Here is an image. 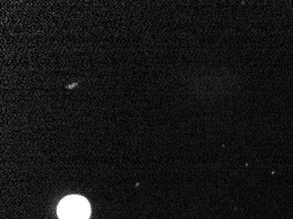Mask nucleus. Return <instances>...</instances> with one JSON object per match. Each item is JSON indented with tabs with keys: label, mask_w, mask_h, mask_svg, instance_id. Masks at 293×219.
<instances>
[{
	"label": "nucleus",
	"mask_w": 293,
	"mask_h": 219,
	"mask_svg": "<svg viewBox=\"0 0 293 219\" xmlns=\"http://www.w3.org/2000/svg\"><path fill=\"white\" fill-rule=\"evenodd\" d=\"M57 214L60 219H89L91 206L81 195H68L61 201Z\"/></svg>",
	"instance_id": "nucleus-1"
}]
</instances>
